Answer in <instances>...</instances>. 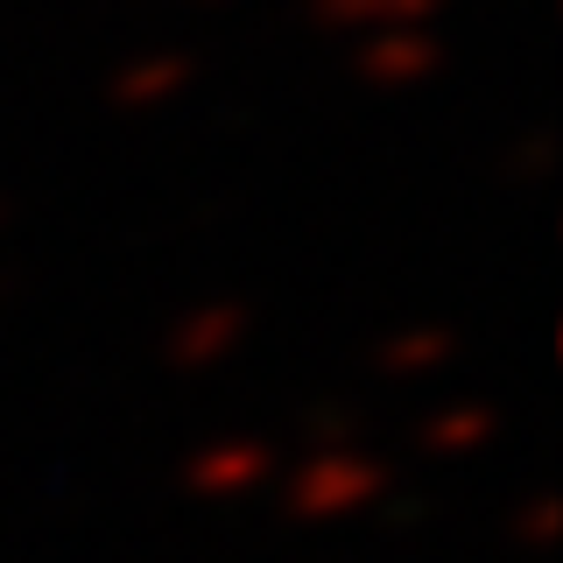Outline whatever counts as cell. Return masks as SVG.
<instances>
[{
	"label": "cell",
	"instance_id": "1",
	"mask_svg": "<svg viewBox=\"0 0 563 563\" xmlns=\"http://www.w3.org/2000/svg\"><path fill=\"white\" fill-rule=\"evenodd\" d=\"M395 472L380 465L374 451L360 444H317L289 479V515L296 521H345V515H366V507L387 493Z\"/></svg>",
	"mask_w": 563,
	"mask_h": 563
},
{
	"label": "cell",
	"instance_id": "2",
	"mask_svg": "<svg viewBox=\"0 0 563 563\" xmlns=\"http://www.w3.org/2000/svg\"><path fill=\"white\" fill-rule=\"evenodd\" d=\"M268 465H275L268 444H254V437H225V444L190 451L184 486L205 493V500H240V493H254L261 479H268Z\"/></svg>",
	"mask_w": 563,
	"mask_h": 563
},
{
	"label": "cell",
	"instance_id": "3",
	"mask_svg": "<svg viewBox=\"0 0 563 563\" xmlns=\"http://www.w3.org/2000/svg\"><path fill=\"white\" fill-rule=\"evenodd\" d=\"M493 444V409L486 401H451V409L422 416V451L430 457H472Z\"/></svg>",
	"mask_w": 563,
	"mask_h": 563
},
{
	"label": "cell",
	"instance_id": "4",
	"mask_svg": "<svg viewBox=\"0 0 563 563\" xmlns=\"http://www.w3.org/2000/svg\"><path fill=\"white\" fill-rule=\"evenodd\" d=\"M240 339V317L225 310V317H198V324H184V339H169V360L176 366H211V360H225Z\"/></svg>",
	"mask_w": 563,
	"mask_h": 563
},
{
	"label": "cell",
	"instance_id": "5",
	"mask_svg": "<svg viewBox=\"0 0 563 563\" xmlns=\"http://www.w3.org/2000/svg\"><path fill=\"white\" fill-rule=\"evenodd\" d=\"M451 352L444 331H416L409 345H387V374H422V366H437Z\"/></svg>",
	"mask_w": 563,
	"mask_h": 563
},
{
	"label": "cell",
	"instance_id": "6",
	"mask_svg": "<svg viewBox=\"0 0 563 563\" xmlns=\"http://www.w3.org/2000/svg\"><path fill=\"white\" fill-rule=\"evenodd\" d=\"M550 536V500H528V515H521V542H542Z\"/></svg>",
	"mask_w": 563,
	"mask_h": 563
}]
</instances>
